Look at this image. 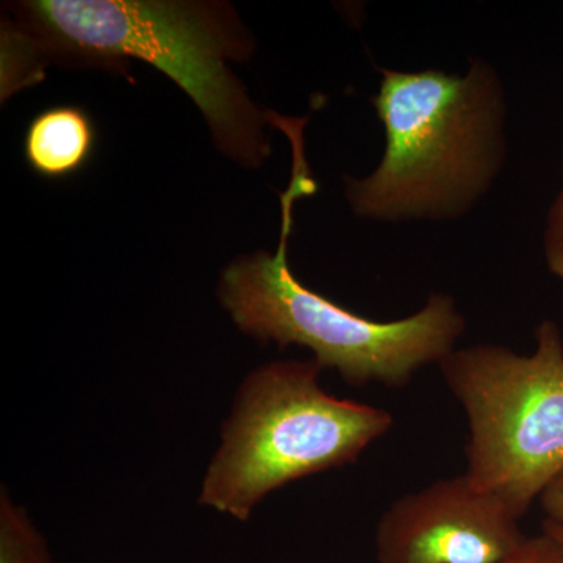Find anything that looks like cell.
<instances>
[{
    "instance_id": "cell-1",
    "label": "cell",
    "mask_w": 563,
    "mask_h": 563,
    "mask_svg": "<svg viewBox=\"0 0 563 563\" xmlns=\"http://www.w3.org/2000/svg\"><path fill=\"white\" fill-rule=\"evenodd\" d=\"M3 21L2 95L43 77L44 66L125 69L140 60L176 81L209 122L222 154L247 169L272 157L269 111L252 102L231 62L254 44L235 11L220 2L27 0Z\"/></svg>"
},
{
    "instance_id": "cell-2",
    "label": "cell",
    "mask_w": 563,
    "mask_h": 563,
    "mask_svg": "<svg viewBox=\"0 0 563 563\" xmlns=\"http://www.w3.org/2000/svg\"><path fill=\"white\" fill-rule=\"evenodd\" d=\"M372 98L383 124L379 165L344 177V198L361 220H461L490 192L507 162V106L498 69L470 57L463 74L379 68Z\"/></svg>"
},
{
    "instance_id": "cell-3",
    "label": "cell",
    "mask_w": 563,
    "mask_h": 563,
    "mask_svg": "<svg viewBox=\"0 0 563 563\" xmlns=\"http://www.w3.org/2000/svg\"><path fill=\"white\" fill-rule=\"evenodd\" d=\"M273 128L288 136L291 177L280 192L282 224L274 252L236 258L221 274L218 299L233 324L251 339L312 351L322 369H332L351 387L379 384L402 388L426 366L440 365L457 347L465 314L453 296L432 292L417 312L401 320L379 321L352 312L306 287L291 272L288 240L299 199L318 190L303 151L307 118L272 114Z\"/></svg>"
},
{
    "instance_id": "cell-4",
    "label": "cell",
    "mask_w": 563,
    "mask_h": 563,
    "mask_svg": "<svg viewBox=\"0 0 563 563\" xmlns=\"http://www.w3.org/2000/svg\"><path fill=\"white\" fill-rule=\"evenodd\" d=\"M310 361H273L246 374L221 426L198 504L246 523L272 493L358 461L395 426L380 407L336 398Z\"/></svg>"
},
{
    "instance_id": "cell-5",
    "label": "cell",
    "mask_w": 563,
    "mask_h": 563,
    "mask_svg": "<svg viewBox=\"0 0 563 563\" xmlns=\"http://www.w3.org/2000/svg\"><path fill=\"white\" fill-rule=\"evenodd\" d=\"M465 412V476L523 518L563 472V333L543 320L536 350L455 347L439 365Z\"/></svg>"
},
{
    "instance_id": "cell-6",
    "label": "cell",
    "mask_w": 563,
    "mask_h": 563,
    "mask_svg": "<svg viewBox=\"0 0 563 563\" xmlns=\"http://www.w3.org/2000/svg\"><path fill=\"white\" fill-rule=\"evenodd\" d=\"M520 518L465 476L399 496L376 528L377 563H498L525 540Z\"/></svg>"
},
{
    "instance_id": "cell-7",
    "label": "cell",
    "mask_w": 563,
    "mask_h": 563,
    "mask_svg": "<svg viewBox=\"0 0 563 563\" xmlns=\"http://www.w3.org/2000/svg\"><path fill=\"white\" fill-rule=\"evenodd\" d=\"M98 131L90 114L77 106H55L41 111L24 136V157L33 172L46 179H66L90 163Z\"/></svg>"
},
{
    "instance_id": "cell-8",
    "label": "cell",
    "mask_w": 563,
    "mask_h": 563,
    "mask_svg": "<svg viewBox=\"0 0 563 563\" xmlns=\"http://www.w3.org/2000/svg\"><path fill=\"white\" fill-rule=\"evenodd\" d=\"M0 563H52L46 537L7 485L0 487Z\"/></svg>"
},
{
    "instance_id": "cell-9",
    "label": "cell",
    "mask_w": 563,
    "mask_h": 563,
    "mask_svg": "<svg viewBox=\"0 0 563 563\" xmlns=\"http://www.w3.org/2000/svg\"><path fill=\"white\" fill-rule=\"evenodd\" d=\"M543 255L548 272L563 285V185L544 220Z\"/></svg>"
},
{
    "instance_id": "cell-10",
    "label": "cell",
    "mask_w": 563,
    "mask_h": 563,
    "mask_svg": "<svg viewBox=\"0 0 563 563\" xmlns=\"http://www.w3.org/2000/svg\"><path fill=\"white\" fill-rule=\"evenodd\" d=\"M498 563H563V544L544 531L525 537L523 542Z\"/></svg>"
},
{
    "instance_id": "cell-11",
    "label": "cell",
    "mask_w": 563,
    "mask_h": 563,
    "mask_svg": "<svg viewBox=\"0 0 563 563\" xmlns=\"http://www.w3.org/2000/svg\"><path fill=\"white\" fill-rule=\"evenodd\" d=\"M544 520L561 526L563 529V472L544 488L539 499Z\"/></svg>"
},
{
    "instance_id": "cell-12",
    "label": "cell",
    "mask_w": 563,
    "mask_h": 563,
    "mask_svg": "<svg viewBox=\"0 0 563 563\" xmlns=\"http://www.w3.org/2000/svg\"><path fill=\"white\" fill-rule=\"evenodd\" d=\"M542 529H544V531L553 533L555 539H558L559 542H561L563 544V529L561 528V526H558V525L551 523V521L544 520L543 525H542Z\"/></svg>"
}]
</instances>
